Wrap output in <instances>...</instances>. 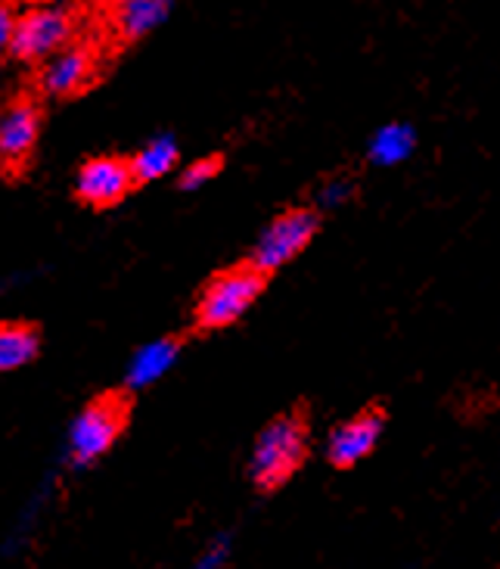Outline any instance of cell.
Here are the masks:
<instances>
[{
  "instance_id": "obj_1",
  "label": "cell",
  "mask_w": 500,
  "mask_h": 569,
  "mask_svg": "<svg viewBox=\"0 0 500 569\" xmlns=\"http://www.w3.org/2000/svg\"><path fill=\"white\" fill-rule=\"evenodd\" d=\"M308 455V430L304 420L296 415L273 417L258 432L256 446L249 451V479L258 492H273L287 486L292 473L304 463Z\"/></svg>"
},
{
  "instance_id": "obj_2",
  "label": "cell",
  "mask_w": 500,
  "mask_h": 569,
  "mask_svg": "<svg viewBox=\"0 0 500 569\" xmlns=\"http://www.w3.org/2000/svg\"><path fill=\"white\" fill-rule=\"evenodd\" d=\"M264 278L258 268L243 264L221 271L218 278L209 280V287L199 292L197 308H193V323L197 330H221L243 318L249 308L256 306L258 296L264 290Z\"/></svg>"
},
{
  "instance_id": "obj_3",
  "label": "cell",
  "mask_w": 500,
  "mask_h": 569,
  "mask_svg": "<svg viewBox=\"0 0 500 569\" xmlns=\"http://www.w3.org/2000/svg\"><path fill=\"white\" fill-rule=\"evenodd\" d=\"M320 218L314 209H289L283 216H277L261 231V237L252 247V259L249 264L258 268L261 274H273L283 264H289L299 252H302L314 237H318Z\"/></svg>"
},
{
  "instance_id": "obj_4",
  "label": "cell",
  "mask_w": 500,
  "mask_h": 569,
  "mask_svg": "<svg viewBox=\"0 0 500 569\" xmlns=\"http://www.w3.org/2000/svg\"><path fill=\"white\" fill-rule=\"evenodd\" d=\"M124 420H128L124 401L116 399V396H107V399H97L93 405H88L76 417L72 430H69V458H72V463L88 467V463L100 461L109 448L116 446V439L122 436Z\"/></svg>"
},
{
  "instance_id": "obj_5",
  "label": "cell",
  "mask_w": 500,
  "mask_h": 569,
  "mask_svg": "<svg viewBox=\"0 0 500 569\" xmlns=\"http://www.w3.org/2000/svg\"><path fill=\"white\" fill-rule=\"evenodd\" d=\"M72 19L57 3H34L31 10L16 16L13 53L22 62H47L57 50L69 44Z\"/></svg>"
},
{
  "instance_id": "obj_6",
  "label": "cell",
  "mask_w": 500,
  "mask_h": 569,
  "mask_svg": "<svg viewBox=\"0 0 500 569\" xmlns=\"http://www.w3.org/2000/svg\"><path fill=\"white\" fill-rule=\"evenodd\" d=\"M134 184L137 178L131 162L116 159V156H97L78 169L76 193L78 200L88 202L93 209H109V206L122 202Z\"/></svg>"
},
{
  "instance_id": "obj_7",
  "label": "cell",
  "mask_w": 500,
  "mask_h": 569,
  "mask_svg": "<svg viewBox=\"0 0 500 569\" xmlns=\"http://www.w3.org/2000/svg\"><path fill=\"white\" fill-rule=\"evenodd\" d=\"M382 427H386V417L379 415V411H361V415L349 417L346 423H339L327 436V448H323L327 451V461L339 467V470L358 467L379 446Z\"/></svg>"
},
{
  "instance_id": "obj_8",
  "label": "cell",
  "mask_w": 500,
  "mask_h": 569,
  "mask_svg": "<svg viewBox=\"0 0 500 569\" xmlns=\"http://www.w3.org/2000/svg\"><path fill=\"white\" fill-rule=\"evenodd\" d=\"M41 134V112L31 100H13L0 109V166L19 169Z\"/></svg>"
},
{
  "instance_id": "obj_9",
  "label": "cell",
  "mask_w": 500,
  "mask_h": 569,
  "mask_svg": "<svg viewBox=\"0 0 500 569\" xmlns=\"http://www.w3.org/2000/svg\"><path fill=\"white\" fill-rule=\"evenodd\" d=\"M97 69L93 50L84 44H66L41 69V91L50 97H72L88 88Z\"/></svg>"
},
{
  "instance_id": "obj_10",
  "label": "cell",
  "mask_w": 500,
  "mask_h": 569,
  "mask_svg": "<svg viewBox=\"0 0 500 569\" xmlns=\"http://www.w3.org/2000/svg\"><path fill=\"white\" fill-rule=\"evenodd\" d=\"M174 0H112V29L122 41H140L171 13Z\"/></svg>"
},
{
  "instance_id": "obj_11",
  "label": "cell",
  "mask_w": 500,
  "mask_h": 569,
  "mask_svg": "<svg viewBox=\"0 0 500 569\" xmlns=\"http://www.w3.org/2000/svg\"><path fill=\"white\" fill-rule=\"evenodd\" d=\"M178 355H181V342H178V339H152L147 346H140L134 352V358L128 361L124 383L131 386V389H147V386L159 383L168 370L174 368Z\"/></svg>"
},
{
  "instance_id": "obj_12",
  "label": "cell",
  "mask_w": 500,
  "mask_h": 569,
  "mask_svg": "<svg viewBox=\"0 0 500 569\" xmlns=\"http://www.w3.org/2000/svg\"><path fill=\"white\" fill-rule=\"evenodd\" d=\"M413 150H417V131L404 122H389L373 131V138L367 143V159L379 169H394L408 162Z\"/></svg>"
},
{
  "instance_id": "obj_13",
  "label": "cell",
  "mask_w": 500,
  "mask_h": 569,
  "mask_svg": "<svg viewBox=\"0 0 500 569\" xmlns=\"http://www.w3.org/2000/svg\"><path fill=\"white\" fill-rule=\"evenodd\" d=\"M178 159H181V147H178V140L171 138V134L152 138L150 143H143L134 153V159H131L137 184H152V181L171 174L174 166H178Z\"/></svg>"
},
{
  "instance_id": "obj_14",
  "label": "cell",
  "mask_w": 500,
  "mask_h": 569,
  "mask_svg": "<svg viewBox=\"0 0 500 569\" xmlns=\"http://www.w3.org/2000/svg\"><path fill=\"white\" fill-rule=\"evenodd\" d=\"M41 349L38 330L22 321L0 323V373L26 368L34 361V355Z\"/></svg>"
},
{
  "instance_id": "obj_15",
  "label": "cell",
  "mask_w": 500,
  "mask_h": 569,
  "mask_svg": "<svg viewBox=\"0 0 500 569\" xmlns=\"http://www.w3.org/2000/svg\"><path fill=\"white\" fill-rule=\"evenodd\" d=\"M221 169V162L218 159H197V162H190L181 174V187L183 190H199V187H206L212 181L214 174Z\"/></svg>"
},
{
  "instance_id": "obj_16",
  "label": "cell",
  "mask_w": 500,
  "mask_h": 569,
  "mask_svg": "<svg viewBox=\"0 0 500 569\" xmlns=\"http://www.w3.org/2000/svg\"><path fill=\"white\" fill-rule=\"evenodd\" d=\"M354 197V184L349 178H330L327 184L318 190V202L323 209H336V206H346Z\"/></svg>"
},
{
  "instance_id": "obj_17",
  "label": "cell",
  "mask_w": 500,
  "mask_h": 569,
  "mask_svg": "<svg viewBox=\"0 0 500 569\" xmlns=\"http://www.w3.org/2000/svg\"><path fill=\"white\" fill-rule=\"evenodd\" d=\"M230 560V539L228 536H218V539L202 551V557H199L197 563L190 569H224L228 567Z\"/></svg>"
},
{
  "instance_id": "obj_18",
  "label": "cell",
  "mask_w": 500,
  "mask_h": 569,
  "mask_svg": "<svg viewBox=\"0 0 500 569\" xmlns=\"http://www.w3.org/2000/svg\"><path fill=\"white\" fill-rule=\"evenodd\" d=\"M13 34H16V13L7 7V3H0V57H3L7 50H13Z\"/></svg>"
},
{
  "instance_id": "obj_19",
  "label": "cell",
  "mask_w": 500,
  "mask_h": 569,
  "mask_svg": "<svg viewBox=\"0 0 500 569\" xmlns=\"http://www.w3.org/2000/svg\"><path fill=\"white\" fill-rule=\"evenodd\" d=\"M34 3H60V0H34Z\"/></svg>"
}]
</instances>
